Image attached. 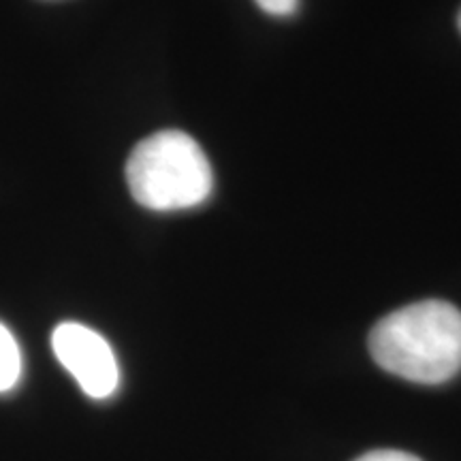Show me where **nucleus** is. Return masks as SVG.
<instances>
[{
  "mask_svg": "<svg viewBox=\"0 0 461 461\" xmlns=\"http://www.w3.org/2000/svg\"><path fill=\"white\" fill-rule=\"evenodd\" d=\"M22 376V353L14 333L0 322V393L14 389Z\"/></svg>",
  "mask_w": 461,
  "mask_h": 461,
  "instance_id": "nucleus-4",
  "label": "nucleus"
},
{
  "mask_svg": "<svg viewBox=\"0 0 461 461\" xmlns=\"http://www.w3.org/2000/svg\"><path fill=\"white\" fill-rule=\"evenodd\" d=\"M51 348L65 370L92 400H107L120 384V367L101 333L79 322H62L51 333Z\"/></svg>",
  "mask_w": 461,
  "mask_h": 461,
  "instance_id": "nucleus-3",
  "label": "nucleus"
},
{
  "mask_svg": "<svg viewBox=\"0 0 461 461\" xmlns=\"http://www.w3.org/2000/svg\"><path fill=\"white\" fill-rule=\"evenodd\" d=\"M355 461H420V459L414 457L411 453L383 448V451H372V453L361 455V457H357Z\"/></svg>",
  "mask_w": 461,
  "mask_h": 461,
  "instance_id": "nucleus-6",
  "label": "nucleus"
},
{
  "mask_svg": "<svg viewBox=\"0 0 461 461\" xmlns=\"http://www.w3.org/2000/svg\"><path fill=\"white\" fill-rule=\"evenodd\" d=\"M126 182L140 205L173 212L203 203L214 188V173L193 137L182 131H158L131 152Z\"/></svg>",
  "mask_w": 461,
  "mask_h": 461,
  "instance_id": "nucleus-2",
  "label": "nucleus"
},
{
  "mask_svg": "<svg viewBox=\"0 0 461 461\" xmlns=\"http://www.w3.org/2000/svg\"><path fill=\"white\" fill-rule=\"evenodd\" d=\"M367 346L393 376L442 384L461 372V312L440 299L411 303L380 319Z\"/></svg>",
  "mask_w": 461,
  "mask_h": 461,
  "instance_id": "nucleus-1",
  "label": "nucleus"
},
{
  "mask_svg": "<svg viewBox=\"0 0 461 461\" xmlns=\"http://www.w3.org/2000/svg\"><path fill=\"white\" fill-rule=\"evenodd\" d=\"M457 24H459V31H461V11H459V17H457Z\"/></svg>",
  "mask_w": 461,
  "mask_h": 461,
  "instance_id": "nucleus-7",
  "label": "nucleus"
},
{
  "mask_svg": "<svg viewBox=\"0 0 461 461\" xmlns=\"http://www.w3.org/2000/svg\"><path fill=\"white\" fill-rule=\"evenodd\" d=\"M258 9L274 17H288L299 7V0H255Z\"/></svg>",
  "mask_w": 461,
  "mask_h": 461,
  "instance_id": "nucleus-5",
  "label": "nucleus"
}]
</instances>
